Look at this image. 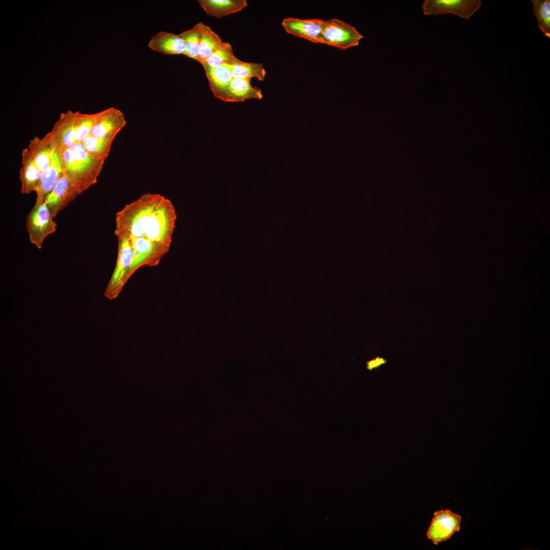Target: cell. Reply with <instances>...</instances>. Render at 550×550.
I'll list each match as a JSON object with an SVG mask.
<instances>
[{"label":"cell","instance_id":"7c38bea8","mask_svg":"<svg viewBox=\"0 0 550 550\" xmlns=\"http://www.w3.org/2000/svg\"><path fill=\"white\" fill-rule=\"evenodd\" d=\"M79 195L75 187L63 173L44 202L53 217Z\"/></svg>","mask_w":550,"mask_h":550},{"label":"cell","instance_id":"603a6c76","mask_svg":"<svg viewBox=\"0 0 550 550\" xmlns=\"http://www.w3.org/2000/svg\"><path fill=\"white\" fill-rule=\"evenodd\" d=\"M115 138V136L99 138L90 135L83 140L81 144L92 155L106 159Z\"/></svg>","mask_w":550,"mask_h":550},{"label":"cell","instance_id":"484cf974","mask_svg":"<svg viewBox=\"0 0 550 550\" xmlns=\"http://www.w3.org/2000/svg\"><path fill=\"white\" fill-rule=\"evenodd\" d=\"M99 112L94 114H83L76 112V142L81 143L91 135L92 130L99 116Z\"/></svg>","mask_w":550,"mask_h":550},{"label":"cell","instance_id":"44dd1931","mask_svg":"<svg viewBox=\"0 0 550 550\" xmlns=\"http://www.w3.org/2000/svg\"><path fill=\"white\" fill-rule=\"evenodd\" d=\"M234 55L232 45L223 42L219 47L201 64L204 69L216 68L224 65H233L240 62Z\"/></svg>","mask_w":550,"mask_h":550},{"label":"cell","instance_id":"d4e9b609","mask_svg":"<svg viewBox=\"0 0 550 550\" xmlns=\"http://www.w3.org/2000/svg\"><path fill=\"white\" fill-rule=\"evenodd\" d=\"M203 23L199 22L190 29L182 31L180 34L185 43V56L198 62L200 33Z\"/></svg>","mask_w":550,"mask_h":550},{"label":"cell","instance_id":"7402d4cb","mask_svg":"<svg viewBox=\"0 0 550 550\" xmlns=\"http://www.w3.org/2000/svg\"><path fill=\"white\" fill-rule=\"evenodd\" d=\"M233 78H243L251 80L255 78L259 81L264 79L266 70L262 63H248L240 61L229 65Z\"/></svg>","mask_w":550,"mask_h":550},{"label":"cell","instance_id":"ffe728a7","mask_svg":"<svg viewBox=\"0 0 550 550\" xmlns=\"http://www.w3.org/2000/svg\"><path fill=\"white\" fill-rule=\"evenodd\" d=\"M222 42L219 35L209 26L203 23L199 47V62L202 64L219 47Z\"/></svg>","mask_w":550,"mask_h":550},{"label":"cell","instance_id":"5bb4252c","mask_svg":"<svg viewBox=\"0 0 550 550\" xmlns=\"http://www.w3.org/2000/svg\"><path fill=\"white\" fill-rule=\"evenodd\" d=\"M63 174L57 150L54 149L51 161L48 167L41 172V178L36 191V200H44L56 186Z\"/></svg>","mask_w":550,"mask_h":550},{"label":"cell","instance_id":"8fae6325","mask_svg":"<svg viewBox=\"0 0 550 550\" xmlns=\"http://www.w3.org/2000/svg\"><path fill=\"white\" fill-rule=\"evenodd\" d=\"M99 113L91 135L99 138L116 137L126 124L124 114L114 107L107 108Z\"/></svg>","mask_w":550,"mask_h":550},{"label":"cell","instance_id":"52a82bcc","mask_svg":"<svg viewBox=\"0 0 550 550\" xmlns=\"http://www.w3.org/2000/svg\"><path fill=\"white\" fill-rule=\"evenodd\" d=\"M130 239L133 251L130 271L131 276L142 266L157 265L170 248L168 245L144 238H131Z\"/></svg>","mask_w":550,"mask_h":550},{"label":"cell","instance_id":"9a60e30c","mask_svg":"<svg viewBox=\"0 0 550 550\" xmlns=\"http://www.w3.org/2000/svg\"><path fill=\"white\" fill-rule=\"evenodd\" d=\"M210 88L215 97L225 102L233 79L229 65L204 69Z\"/></svg>","mask_w":550,"mask_h":550},{"label":"cell","instance_id":"8992f818","mask_svg":"<svg viewBox=\"0 0 550 550\" xmlns=\"http://www.w3.org/2000/svg\"><path fill=\"white\" fill-rule=\"evenodd\" d=\"M42 139L58 151L70 148L76 142V112L62 113L51 130Z\"/></svg>","mask_w":550,"mask_h":550},{"label":"cell","instance_id":"6da1fadb","mask_svg":"<svg viewBox=\"0 0 550 550\" xmlns=\"http://www.w3.org/2000/svg\"><path fill=\"white\" fill-rule=\"evenodd\" d=\"M176 218L169 199L145 194L116 213L115 234L117 239L144 238L170 246Z\"/></svg>","mask_w":550,"mask_h":550},{"label":"cell","instance_id":"5b68a950","mask_svg":"<svg viewBox=\"0 0 550 550\" xmlns=\"http://www.w3.org/2000/svg\"><path fill=\"white\" fill-rule=\"evenodd\" d=\"M363 38L356 28L337 18L324 21L322 44L341 49L359 45Z\"/></svg>","mask_w":550,"mask_h":550},{"label":"cell","instance_id":"e0dca14e","mask_svg":"<svg viewBox=\"0 0 550 550\" xmlns=\"http://www.w3.org/2000/svg\"><path fill=\"white\" fill-rule=\"evenodd\" d=\"M198 2L208 15L217 18L241 11L248 6L246 0H199Z\"/></svg>","mask_w":550,"mask_h":550},{"label":"cell","instance_id":"ac0fdd59","mask_svg":"<svg viewBox=\"0 0 550 550\" xmlns=\"http://www.w3.org/2000/svg\"><path fill=\"white\" fill-rule=\"evenodd\" d=\"M263 98L260 89L254 87L251 80L243 78H233L225 102H239L249 99H261Z\"/></svg>","mask_w":550,"mask_h":550},{"label":"cell","instance_id":"4fadbf2b","mask_svg":"<svg viewBox=\"0 0 550 550\" xmlns=\"http://www.w3.org/2000/svg\"><path fill=\"white\" fill-rule=\"evenodd\" d=\"M148 46L152 50L165 55H185V43L180 34L159 32L151 37Z\"/></svg>","mask_w":550,"mask_h":550},{"label":"cell","instance_id":"277c9868","mask_svg":"<svg viewBox=\"0 0 550 550\" xmlns=\"http://www.w3.org/2000/svg\"><path fill=\"white\" fill-rule=\"evenodd\" d=\"M44 200H36L35 205L26 218V227L30 242L38 249L42 248L45 238L54 233L57 224Z\"/></svg>","mask_w":550,"mask_h":550},{"label":"cell","instance_id":"2e32d148","mask_svg":"<svg viewBox=\"0 0 550 550\" xmlns=\"http://www.w3.org/2000/svg\"><path fill=\"white\" fill-rule=\"evenodd\" d=\"M21 193L29 194L36 191L41 172L34 162L28 148L21 154V166L19 171Z\"/></svg>","mask_w":550,"mask_h":550},{"label":"cell","instance_id":"ba28073f","mask_svg":"<svg viewBox=\"0 0 550 550\" xmlns=\"http://www.w3.org/2000/svg\"><path fill=\"white\" fill-rule=\"evenodd\" d=\"M481 5V0H425L422 9L426 15L452 14L469 19Z\"/></svg>","mask_w":550,"mask_h":550},{"label":"cell","instance_id":"3957f363","mask_svg":"<svg viewBox=\"0 0 550 550\" xmlns=\"http://www.w3.org/2000/svg\"><path fill=\"white\" fill-rule=\"evenodd\" d=\"M118 250L116 266L104 292L109 299H114L121 293L123 286L131 276L133 251L130 238H118Z\"/></svg>","mask_w":550,"mask_h":550},{"label":"cell","instance_id":"9c48e42d","mask_svg":"<svg viewBox=\"0 0 550 550\" xmlns=\"http://www.w3.org/2000/svg\"><path fill=\"white\" fill-rule=\"evenodd\" d=\"M461 521L459 515L449 509L436 511L433 513L426 536L434 544L445 541L460 530Z\"/></svg>","mask_w":550,"mask_h":550},{"label":"cell","instance_id":"30bf717a","mask_svg":"<svg viewBox=\"0 0 550 550\" xmlns=\"http://www.w3.org/2000/svg\"><path fill=\"white\" fill-rule=\"evenodd\" d=\"M324 24V20L319 18L302 19L294 17L285 18L281 22L288 34L320 44Z\"/></svg>","mask_w":550,"mask_h":550},{"label":"cell","instance_id":"cb8c5ba5","mask_svg":"<svg viewBox=\"0 0 550 550\" xmlns=\"http://www.w3.org/2000/svg\"><path fill=\"white\" fill-rule=\"evenodd\" d=\"M531 3L538 29L545 36L550 38V1L532 0Z\"/></svg>","mask_w":550,"mask_h":550},{"label":"cell","instance_id":"7a4b0ae2","mask_svg":"<svg viewBox=\"0 0 550 550\" xmlns=\"http://www.w3.org/2000/svg\"><path fill=\"white\" fill-rule=\"evenodd\" d=\"M58 151L63 173L79 195L97 183L105 159L92 155L79 142Z\"/></svg>","mask_w":550,"mask_h":550},{"label":"cell","instance_id":"d6986e66","mask_svg":"<svg viewBox=\"0 0 550 550\" xmlns=\"http://www.w3.org/2000/svg\"><path fill=\"white\" fill-rule=\"evenodd\" d=\"M28 149L34 162L43 172L50 163L54 149L37 136L30 141Z\"/></svg>","mask_w":550,"mask_h":550}]
</instances>
